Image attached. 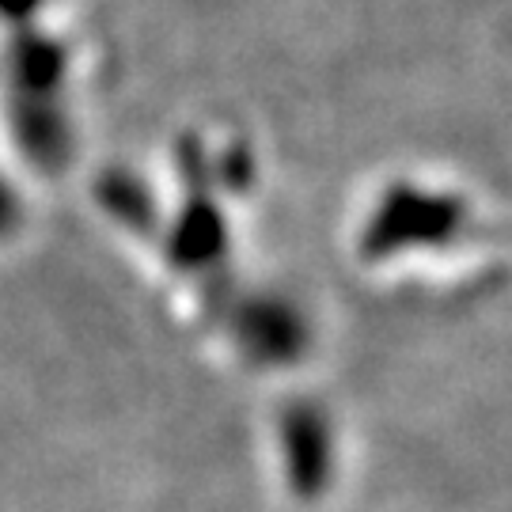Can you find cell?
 <instances>
[{"mask_svg": "<svg viewBox=\"0 0 512 512\" xmlns=\"http://www.w3.org/2000/svg\"><path fill=\"white\" fill-rule=\"evenodd\" d=\"M35 0H0V8H12V12H19V8H31Z\"/></svg>", "mask_w": 512, "mask_h": 512, "instance_id": "2", "label": "cell"}, {"mask_svg": "<svg viewBox=\"0 0 512 512\" xmlns=\"http://www.w3.org/2000/svg\"><path fill=\"white\" fill-rule=\"evenodd\" d=\"M12 224H16V202H12V194L0 183V236H8Z\"/></svg>", "mask_w": 512, "mask_h": 512, "instance_id": "1", "label": "cell"}]
</instances>
